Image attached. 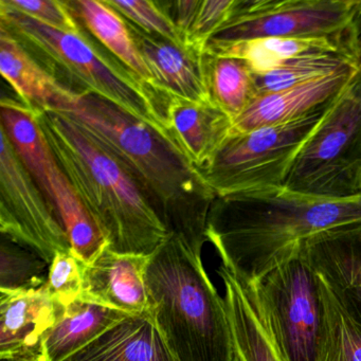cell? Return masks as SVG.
<instances>
[{
	"label": "cell",
	"mask_w": 361,
	"mask_h": 361,
	"mask_svg": "<svg viewBox=\"0 0 361 361\" xmlns=\"http://www.w3.org/2000/svg\"><path fill=\"white\" fill-rule=\"evenodd\" d=\"M360 225L361 194L325 197L278 185L216 196L206 238L221 265L251 285L323 236Z\"/></svg>",
	"instance_id": "cell-1"
},
{
	"label": "cell",
	"mask_w": 361,
	"mask_h": 361,
	"mask_svg": "<svg viewBox=\"0 0 361 361\" xmlns=\"http://www.w3.org/2000/svg\"><path fill=\"white\" fill-rule=\"evenodd\" d=\"M58 113L87 133L130 175L169 234L202 257L216 195L170 137L94 94L69 92Z\"/></svg>",
	"instance_id": "cell-2"
},
{
	"label": "cell",
	"mask_w": 361,
	"mask_h": 361,
	"mask_svg": "<svg viewBox=\"0 0 361 361\" xmlns=\"http://www.w3.org/2000/svg\"><path fill=\"white\" fill-rule=\"evenodd\" d=\"M35 113L59 166L109 248L128 255H153L169 233L130 175L67 116L52 111Z\"/></svg>",
	"instance_id": "cell-3"
},
{
	"label": "cell",
	"mask_w": 361,
	"mask_h": 361,
	"mask_svg": "<svg viewBox=\"0 0 361 361\" xmlns=\"http://www.w3.org/2000/svg\"><path fill=\"white\" fill-rule=\"evenodd\" d=\"M145 281L154 322L177 360H235L225 298L181 238L169 234L156 249Z\"/></svg>",
	"instance_id": "cell-4"
},
{
	"label": "cell",
	"mask_w": 361,
	"mask_h": 361,
	"mask_svg": "<svg viewBox=\"0 0 361 361\" xmlns=\"http://www.w3.org/2000/svg\"><path fill=\"white\" fill-rule=\"evenodd\" d=\"M0 26L67 92L104 99L172 138L156 94L83 27L63 32L3 5Z\"/></svg>",
	"instance_id": "cell-5"
},
{
	"label": "cell",
	"mask_w": 361,
	"mask_h": 361,
	"mask_svg": "<svg viewBox=\"0 0 361 361\" xmlns=\"http://www.w3.org/2000/svg\"><path fill=\"white\" fill-rule=\"evenodd\" d=\"M337 99L295 119L230 135L212 162L200 171L215 195L285 185L302 149L329 117Z\"/></svg>",
	"instance_id": "cell-6"
},
{
	"label": "cell",
	"mask_w": 361,
	"mask_h": 361,
	"mask_svg": "<svg viewBox=\"0 0 361 361\" xmlns=\"http://www.w3.org/2000/svg\"><path fill=\"white\" fill-rule=\"evenodd\" d=\"M286 187L325 197L361 194V68L295 160Z\"/></svg>",
	"instance_id": "cell-7"
},
{
	"label": "cell",
	"mask_w": 361,
	"mask_h": 361,
	"mask_svg": "<svg viewBox=\"0 0 361 361\" xmlns=\"http://www.w3.org/2000/svg\"><path fill=\"white\" fill-rule=\"evenodd\" d=\"M244 286L284 361H318L323 301L310 264L298 257Z\"/></svg>",
	"instance_id": "cell-8"
},
{
	"label": "cell",
	"mask_w": 361,
	"mask_h": 361,
	"mask_svg": "<svg viewBox=\"0 0 361 361\" xmlns=\"http://www.w3.org/2000/svg\"><path fill=\"white\" fill-rule=\"evenodd\" d=\"M358 0H240L233 18L208 43L264 37H333L350 30Z\"/></svg>",
	"instance_id": "cell-9"
},
{
	"label": "cell",
	"mask_w": 361,
	"mask_h": 361,
	"mask_svg": "<svg viewBox=\"0 0 361 361\" xmlns=\"http://www.w3.org/2000/svg\"><path fill=\"white\" fill-rule=\"evenodd\" d=\"M0 134V233L50 265L56 253L71 250L68 236L5 133Z\"/></svg>",
	"instance_id": "cell-10"
},
{
	"label": "cell",
	"mask_w": 361,
	"mask_h": 361,
	"mask_svg": "<svg viewBox=\"0 0 361 361\" xmlns=\"http://www.w3.org/2000/svg\"><path fill=\"white\" fill-rule=\"evenodd\" d=\"M128 23L130 35L153 75V92L161 111L169 98L212 102L206 71V49L177 44Z\"/></svg>",
	"instance_id": "cell-11"
},
{
	"label": "cell",
	"mask_w": 361,
	"mask_h": 361,
	"mask_svg": "<svg viewBox=\"0 0 361 361\" xmlns=\"http://www.w3.org/2000/svg\"><path fill=\"white\" fill-rule=\"evenodd\" d=\"M149 257L116 252L106 247L88 264L81 299L128 316L151 312L145 281Z\"/></svg>",
	"instance_id": "cell-12"
},
{
	"label": "cell",
	"mask_w": 361,
	"mask_h": 361,
	"mask_svg": "<svg viewBox=\"0 0 361 361\" xmlns=\"http://www.w3.org/2000/svg\"><path fill=\"white\" fill-rule=\"evenodd\" d=\"M359 67L350 66L302 85L257 97L233 121L231 135L246 134L263 126L301 117L340 96L356 77Z\"/></svg>",
	"instance_id": "cell-13"
},
{
	"label": "cell",
	"mask_w": 361,
	"mask_h": 361,
	"mask_svg": "<svg viewBox=\"0 0 361 361\" xmlns=\"http://www.w3.org/2000/svg\"><path fill=\"white\" fill-rule=\"evenodd\" d=\"M63 308L44 286L0 291V359L42 352L44 336Z\"/></svg>",
	"instance_id": "cell-14"
},
{
	"label": "cell",
	"mask_w": 361,
	"mask_h": 361,
	"mask_svg": "<svg viewBox=\"0 0 361 361\" xmlns=\"http://www.w3.org/2000/svg\"><path fill=\"white\" fill-rule=\"evenodd\" d=\"M164 104L173 140L200 172L204 170L231 135L233 120L213 102L169 98Z\"/></svg>",
	"instance_id": "cell-15"
},
{
	"label": "cell",
	"mask_w": 361,
	"mask_h": 361,
	"mask_svg": "<svg viewBox=\"0 0 361 361\" xmlns=\"http://www.w3.org/2000/svg\"><path fill=\"white\" fill-rule=\"evenodd\" d=\"M302 257L346 310L361 319V225L323 236Z\"/></svg>",
	"instance_id": "cell-16"
},
{
	"label": "cell",
	"mask_w": 361,
	"mask_h": 361,
	"mask_svg": "<svg viewBox=\"0 0 361 361\" xmlns=\"http://www.w3.org/2000/svg\"><path fill=\"white\" fill-rule=\"evenodd\" d=\"M206 51L244 61L255 75L270 73L306 54H343L356 62L350 49V30L341 37H264L232 43H208Z\"/></svg>",
	"instance_id": "cell-17"
},
{
	"label": "cell",
	"mask_w": 361,
	"mask_h": 361,
	"mask_svg": "<svg viewBox=\"0 0 361 361\" xmlns=\"http://www.w3.org/2000/svg\"><path fill=\"white\" fill-rule=\"evenodd\" d=\"M65 361H178L151 312L128 316Z\"/></svg>",
	"instance_id": "cell-18"
},
{
	"label": "cell",
	"mask_w": 361,
	"mask_h": 361,
	"mask_svg": "<svg viewBox=\"0 0 361 361\" xmlns=\"http://www.w3.org/2000/svg\"><path fill=\"white\" fill-rule=\"evenodd\" d=\"M128 314L80 299L64 307L56 324L44 336L46 361H65L90 345Z\"/></svg>",
	"instance_id": "cell-19"
},
{
	"label": "cell",
	"mask_w": 361,
	"mask_h": 361,
	"mask_svg": "<svg viewBox=\"0 0 361 361\" xmlns=\"http://www.w3.org/2000/svg\"><path fill=\"white\" fill-rule=\"evenodd\" d=\"M0 71L20 101L33 111H56L69 94L1 26Z\"/></svg>",
	"instance_id": "cell-20"
},
{
	"label": "cell",
	"mask_w": 361,
	"mask_h": 361,
	"mask_svg": "<svg viewBox=\"0 0 361 361\" xmlns=\"http://www.w3.org/2000/svg\"><path fill=\"white\" fill-rule=\"evenodd\" d=\"M66 3L80 25L153 92V75L139 54L126 18L105 0H66Z\"/></svg>",
	"instance_id": "cell-21"
},
{
	"label": "cell",
	"mask_w": 361,
	"mask_h": 361,
	"mask_svg": "<svg viewBox=\"0 0 361 361\" xmlns=\"http://www.w3.org/2000/svg\"><path fill=\"white\" fill-rule=\"evenodd\" d=\"M217 274L225 287V301L236 353L243 361H284L250 295L242 282L221 266Z\"/></svg>",
	"instance_id": "cell-22"
},
{
	"label": "cell",
	"mask_w": 361,
	"mask_h": 361,
	"mask_svg": "<svg viewBox=\"0 0 361 361\" xmlns=\"http://www.w3.org/2000/svg\"><path fill=\"white\" fill-rule=\"evenodd\" d=\"M206 71L211 100L233 121L257 99L255 73L244 61L206 51Z\"/></svg>",
	"instance_id": "cell-23"
},
{
	"label": "cell",
	"mask_w": 361,
	"mask_h": 361,
	"mask_svg": "<svg viewBox=\"0 0 361 361\" xmlns=\"http://www.w3.org/2000/svg\"><path fill=\"white\" fill-rule=\"evenodd\" d=\"M240 0H175L164 9L185 45L206 49L215 33L233 18Z\"/></svg>",
	"instance_id": "cell-24"
},
{
	"label": "cell",
	"mask_w": 361,
	"mask_h": 361,
	"mask_svg": "<svg viewBox=\"0 0 361 361\" xmlns=\"http://www.w3.org/2000/svg\"><path fill=\"white\" fill-rule=\"evenodd\" d=\"M318 278L323 301L318 361H361V319L348 312L324 281Z\"/></svg>",
	"instance_id": "cell-25"
},
{
	"label": "cell",
	"mask_w": 361,
	"mask_h": 361,
	"mask_svg": "<svg viewBox=\"0 0 361 361\" xmlns=\"http://www.w3.org/2000/svg\"><path fill=\"white\" fill-rule=\"evenodd\" d=\"M350 66L359 67L353 59L343 54H312L299 56L270 73L255 75L257 97L289 90Z\"/></svg>",
	"instance_id": "cell-26"
},
{
	"label": "cell",
	"mask_w": 361,
	"mask_h": 361,
	"mask_svg": "<svg viewBox=\"0 0 361 361\" xmlns=\"http://www.w3.org/2000/svg\"><path fill=\"white\" fill-rule=\"evenodd\" d=\"M49 264L35 251L1 234L0 291L29 290L47 282Z\"/></svg>",
	"instance_id": "cell-27"
},
{
	"label": "cell",
	"mask_w": 361,
	"mask_h": 361,
	"mask_svg": "<svg viewBox=\"0 0 361 361\" xmlns=\"http://www.w3.org/2000/svg\"><path fill=\"white\" fill-rule=\"evenodd\" d=\"M87 266L71 249L56 253L49 265L47 282L44 285L48 295L62 307L81 299Z\"/></svg>",
	"instance_id": "cell-28"
},
{
	"label": "cell",
	"mask_w": 361,
	"mask_h": 361,
	"mask_svg": "<svg viewBox=\"0 0 361 361\" xmlns=\"http://www.w3.org/2000/svg\"><path fill=\"white\" fill-rule=\"evenodd\" d=\"M128 22L147 32L160 35L177 44L183 43L178 29L161 9L158 1L149 0H105Z\"/></svg>",
	"instance_id": "cell-29"
},
{
	"label": "cell",
	"mask_w": 361,
	"mask_h": 361,
	"mask_svg": "<svg viewBox=\"0 0 361 361\" xmlns=\"http://www.w3.org/2000/svg\"><path fill=\"white\" fill-rule=\"evenodd\" d=\"M0 5L16 10L50 28L68 33H80L81 25L66 1L59 0H0Z\"/></svg>",
	"instance_id": "cell-30"
},
{
	"label": "cell",
	"mask_w": 361,
	"mask_h": 361,
	"mask_svg": "<svg viewBox=\"0 0 361 361\" xmlns=\"http://www.w3.org/2000/svg\"><path fill=\"white\" fill-rule=\"evenodd\" d=\"M350 45L353 56L361 68V1L350 27Z\"/></svg>",
	"instance_id": "cell-31"
},
{
	"label": "cell",
	"mask_w": 361,
	"mask_h": 361,
	"mask_svg": "<svg viewBox=\"0 0 361 361\" xmlns=\"http://www.w3.org/2000/svg\"><path fill=\"white\" fill-rule=\"evenodd\" d=\"M0 361H46L43 353H31L23 356L12 357V358L0 359Z\"/></svg>",
	"instance_id": "cell-32"
},
{
	"label": "cell",
	"mask_w": 361,
	"mask_h": 361,
	"mask_svg": "<svg viewBox=\"0 0 361 361\" xmlns=\"http://www.w3.org/2000/svg\"><path fill=\"white\" fill-rule=\"evenodd\" d=\"M234 361H243L242 359H240V357L238 356V353H236L235 360Z\"/></svg>",
	"instance_id": "cell-33"
}]
</instances>
